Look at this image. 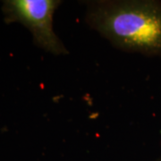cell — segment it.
<instances>
[{"label": "cell", "mask_w": 161, "mask_h": 161, "mask_svg": "<svg viewBox=\"0 0 161 161\" xmlns=\"http://www.w3.org/2000/svg\"><path fill=\"white\" fill-rule=\"evenodd\" d=\"M86 22L121 50L161 57L160 1L88 2Z\"/></svg>", "instance_id": "1"}, {"label": "cell", "mask_w": 161, "mask_h": 161, "mask_svg": "<svg viewBox=\"0 0 161 161\" xmlns=\"http://www.w3.org/2000/svg\"><path fill=\"white\" fill-rule=\"evenodd\" d=\"M60 4L58 0H6L2 11L6 23H22L31 32L37 46L59 56L68 53L53 29V16Z\"/></svg>", "instance_id": "2"}, {"label": "cell", "mask_w": 161, "mask_h": 161, "mask_svg": "<svg viewBox=\"0 0 161 161\" xmlns=\"http://www.w3.org/2000/svg\"><path fill=\"white\" fill-rule=\"evenodd\" d=\"M156 161H161V158H158V160H156Z\"/></svg>", "instance_id": "3"}]
</instances>
